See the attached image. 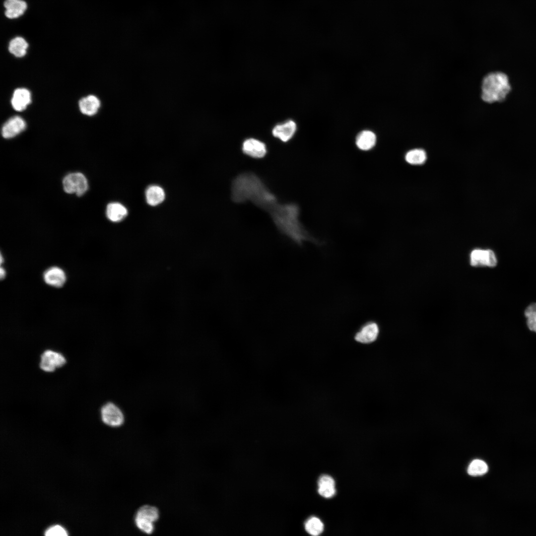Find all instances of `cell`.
<instances>
[{
	"mask_svg": "<svg viewBox=\"0 0 536 536\" xmlns=\"http://www.w3.org/2000/svg\"><path fill=\"white\" fill-rule=\"evenodd\" d=\"M231 198L237 203L250 201L270 215L277 230L301 246L305 241L321 243L312 236L299 220L300 209L293 202L281 203L266 184L252 172H243L233 179Z\"/></svg>",
	"mask_w": 536,
	"mask_h": 536,
	"instance_id": "obj_1",
	"label": "cell"
},
{
	"mask_svg": "<svg viewBox=\"0 0 536 536\" xmlns=\"http://www.w3.org/2000/svg\"><path fill=\"white\" fill-rule=\"evenodd\" d=\"M512 91L509 75L504 71L489 72L481 81V98L486 103L503 102Z\"/></svg>",
	"mask_w": 536,
	"mask_h": 536,
	"instance_id": "obj_2",
	"label": "cell"
},
{
	"mask_svg": "<svg viewBox=\"0 0 536 536\" xmlns=\"http://www.w3.org/2000/svg\"><path fill=\"white\" fill-rule=\"evenodd\" d=\"M100 414L103 423L111 427H119L125 421V415L123 409L113 402L104 403L100 408Z\"/></svg>",
	"mask_w": 536,
	"mask_h": 536,
	"instance_id": "obj_3",
	"label": "cell"
},
{
	"mask_svg": "<svg viewBox=\"0 0 536 536\" xmlns=\"http://www.w3.org/2000/svg\"><path fill=\"white\" fill-rule=\"evenodd\" d=\"M67 363L64 354L52 349H46L41 353L39 366L44 372L52 373L62 367Z\"/></svg>",
	"mask_w": 536,
	"mask_h": 536,
	"instance_id": "obj_4",
	"label": "cell"
},
{
	"mask_svg": "<svg viewBox=\"0 0 536 536\" xmlns=\"http://www.w3.org/2000/svg\"><path fill=\"white\" fill-rule=\"evenodd\" d=\"M64 191L68 194L75 193L78 196L83 195L88 189L86 177L80 173H73L67 175L63 179Z\"/></svg>",
	"mask_w": 536,
	"mask_h": 536,
	"instance_id": "obj_5",
	"label": "cell"
},
{
	"mask_svg": "<svg viewBox=\"0 0 536 536\" xmlns=\"http://www.w3.org/2000/svg\"><path fill=\"white\" fill-rule=\"evenodd\" d=\"M470 263L471 266L474 267H494L496 266L497 261L493 251L489 249H477L473 250L471 253Z\"/></svg>",
	"mask_w": 536,
	"mask_h": 536,
	"instance_id": "obj_6",
	"label": "cell"
},
{
	"mask_svg": "<svg viewBox=\"0 0 536 536\" xmlns=\"http://www.w3.org/2000/svg\"><path fill=\"white\" fill-rule=\"evenodd\" d=\"M242 151L247 156L254 159H262L267 153L266 144L257 139L249 138L242 143Z\"/></svg>",
	"mask_w": 536,
	"mask_h": 536,
	"instance_id": "obj_7",
	"label": "cell"
},
{
	"mask_svg": "<svg viewBox=\"0 0 536 536\" xmlns=\"http://www.w3.org/2000/svg\"><path fill=\"white\" fill-rule=\"evenodd\" d=\"M379 333V328L377 323L374 321H369L363 325L355 335V340L361 343L367 344L376 340Z\"/></svg>",
	"mask_w": 536,
	"mask_h": 536,
	"instance_id": "obj_8",
	"label": "cell"
},
{
	"mask_svg": "<svg viewBox=\"0 0 536 536\" xmlns=\"http://www.w3.org/2000/svg\"><path fill=\"white\" fill-rule=\"evenodd\" d=\"M26 123L18 116H15L8 119L3 125L1 134L4 138H12L24 130Z\"/></svg>",
	"mask_w": 536,
	"mask_h": 536,
	"instance_id": "obj_9",
	"label": "cell"
},
{
	"mask_svg": "<svg viewBox=\"0 0 536 536\" xmlns=\"http://www.w3.org/2000/svg\"><path fill=\"white\" fill-rule=\"evenodd\" d=\"M296 128V123L292 120H289L275 126L272 130V134L281 141L286 142L292 138Z\"/></svg>",
	"mask_w": 536,
	"mask_h": 536,
	"instance_id": "obj_10",
	"label": "cell"
},
{
	"mask_svg": "<svg viewBox=\"0 0 536 536\" xmlns=\"http://www.w3.org/2000/svg\"><path fill=\"white\" fill-rule=\"evenodd\" d=\"M31 102V93L27 89L19 88L14 90L11 103L15 110L17 111L24 110Z\"/></svg>",
	"mask_w": 536,
	"mask_h": 536,
	"instance_id": "obj_11",
	"label": "cell"
},
{
	"mask_svg": "<svg viewBox=\"0 0 536 536\" xmlns=\"http://www.w3.org/2000/svg\"><path fill=\"white\" fill-rule=\"evenodd\" d=\"M43 277L47 284L56 287H62L66 281L64 271L58 267H52L47 269Z\"/></svg>",
	"mask_w": 536,
	"mask_h": 536,
	"instance_id": "obj_12",
	"label": "cell"
},
{
	"mask_svg": "<svg viewBox=\"0 0 536 536\" xmlns=\"http://www.w3.org/2000/svg\"><path fill=\"white\" fill-rule=\"evenodd\" d=\"M377 137L375 134L369 130H364L360 132L356 136L355 144L361 150L369 151L376 145Z\"/></svg>",
	"mask_w": 536,
	"mask_h": 536,
	"instance_id": "obj_13",
	"label": "cell"
},
{
	"mask_svg": "<svg viewBox=\"0 0 536 536\" xmlns=\"http://www.w3.org/2000/svg\"><path fill=\"white\" fill-rule=\"evenodd\" d=\"M4 6L6 8L5 15L10 19L22 15L27 7L26 3L22 0H6Z\"/></svg>",
	"mask_w": 536,
	"mask_h": 536,
	"instance_id": "obj_14",
	"label": "cell"
},
{
	"mask_svg": "<svg viewBox=\"0 0 536 536\" xmlns=\"http://www.w3.org/2000/svg\"><path fill=\"white\" fill-rule=\"evenodd\" d=\"M100 106L99 100L92 95L83 97L79 101V107L81 112L88 116L95 115L98 112Z\"/></svg>",
	"mask_w": 536,
	"mask_h": 536,
	"instance_id": "obj_15",
	"label": "cell"
},
{
	"mask_svg": "<svg viewBox=\"0 0 536 536\" xmlns=\"http://www.w3.org/2000/svg\"><path fill=\"white\" fill-rule=\"evenodd\" d=\"M127 213L126 208L120 203H110L107 206V216L113 222L120 221L127 215Z\"/></svg>",
	"mask_w": 536,
	"mask_h": 536,
	"instance_id": "obj_16",
	"label": "cell"
},
{
	"mask_svg": "<svg viewBox=\"0 0 536 536\" xmlns=\"http://www.w3.org/2000/svg\"><path fill=\"white\" fill-rule=\"evenodd\" d=\"M145 196L147 202L152 206L158 205L165 199V193L163 189L158 186L148 187L146 191Z\"/></svg>",
	"mask_w": 536,
	"mask_h": 536,
	"instance_id": "obj_17",
	"label": "cell"
},
{
	"mask_svg": "<svg viewBox=\"0 0 536 536\" xmlns=\"http://www.w3.org/2000/svg\"><path fill=\"white\" fill-rule=\"evenodd\" d=\"M28 47V43L23 38L16 37L10 41L8 50L15 57L20 58L26 55Z\"/></svg>",
	"mask_w": 536,
	"mask_h": 536,
	"instance_id": "obj_18",
	"label": "cell"
},
{
	"mask_svg": "<svg viewBox=\"0 0 536 536\" xmlns=\"http://www.w3.org/2000/svg\"><path fill=\"white\" fill-rule=\"evenodd\" d=\"M135 516L155 523L159 519V511L155 506L143 505L137 510Z\"/></svg>",
	"mask_w": 536,
	"mask_h": 536,
	"instance_id": "obj_19",
	"label": "cell"
},
{
	"mask_svg": "<svg viewBox=\"0 0 536 536\" xmlns=\"http://www.w3.org/2000/svg\"><path fill=\"white\" fill-rule=\"evenodd\" d=\"M324 524L318 518L311 517L307 520L305 523L306 531L310 535L317 536L324 530Z\"/></svg>",
	"mask_w": 536,
	"mask_h": 536,
	"instance_id": "obj_20",
	"label": "cell"
},
{
	"mask_svg": "<svg viewBox=\"0 0 536 536\" xmlns=\"http://www.w3.org/2000/svg\"><path fill=\"white\" fill-rule=\"evenodd\" d=\"M406 162L412 165H420L424 163L426 159L425 151L420 148H416L408 151L405 154Z\"/></svg>",
	"mask_w": 536,
	"mask_h": 536,
	"instance_id": "obj_21",
	"label": "cell"
},
{
	"mask_svg": "<svg viewBox=\"0 0 536 536\" xmlns=\"http://www.w3.org/2000/svg\"><path fill=\"white\" fill-rule=\"evenodd\" d=\"M488 469L487 464L480 460H474L469 464L468 473L472 476L481 475L486 473Z\"/></svg>",
	"mask_w": 536,
	"mask_h": 536,
	"instance_id": "obj_22",
	"label": "cell"
},
{
	"mask_svg": "<svg viewBox=\"0 0 536 536\" xmlns=\"http://www.w3.org/2000/svg\"><path fill=\"white\" fill-rule=\"evenodd\" d=\"M134 521L135 526L141 532L147 535L154 532V523L136 516H134Z\"/></svg>",
	"mask_w": 536,
	"mask_h": 536,
	"instance_id": "obj_23",
	"label": "cell"
},
{
	"mask_svg": "<svg viewBox=\"0 0 536 536\" xmlns=\"http://www.w3.org/2000/svg\"><path fill=\"white\" fill-rule=\"evenodd\" d=\"M335 485L323 484L318 485V492L323 497L330 498L333 497L336 492Z\"/></svg>",
	"mask_w": 536,
	"mask_h": 536,
	"instance_id": "obj_24",
	"label": "cell"
},
{
	"mask_svg": "<svg viewBox=\"0 0 536 536\" xmlns=\"http://www.w3.org/2000/svg\"><path fill=\"white\" fill-rule=\"evenodd\" d=\"M45 535L46 536H66L67 535V534L63 527L56 525L47 529Z\"/></svg>",
	"mask_w": 536,
	"mask_h": 536,
	"instance_id": "obj_25",
	"label": "cell"
},
{
	"mask_svg": "<svg viewBox=\"0 0 536 536\" xmlns=\"http://www.w3.org/2000/svg\"><path fill=\"white\" fill-rule=\"evenodd\" d=\"M524 314L526 318H536V303L529 305L525 309Z\"/></svg>",
	"mask_w": 536,
	"mask_h": 536,
	"instance_id": "obj_26",
	"label": "cell"
},
{
	"mask_svg": "<svg viewBox=\"0 0 536 536\" xmlns=\"http://www.w3.org/2000/svg\"><path fill=\"white\" fill-rule=\"evenodd\" d=\"M527 325L530 330L536 333V318H527Z\"/></svg>",
	"mask_w": 536,
	"mask_h": 536,
	"instance_id": "obj_27",
	"label": "cell"
},
{
	"mask_svg": "<svg viewBox=\"0 0 536 536\" xmlns=\"http://www.w3.org/2000/svg\"><path fill=\"white\" fill-rule=\"evenodd\" d=\"M0 279H3V278H4V277H5V270H4V269H3V268H2V267H1V268H0Z\"/></svg>",
	"mask_w": 536,
	"mask_h": 536,
	"instance_id": "obj_28",
	"label": "cell"
}]
</instances>
